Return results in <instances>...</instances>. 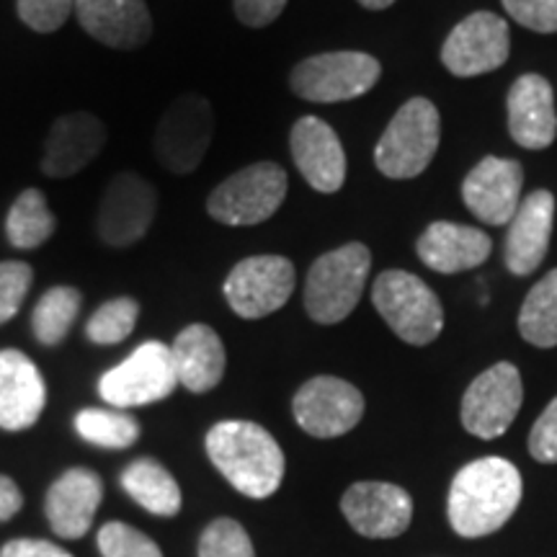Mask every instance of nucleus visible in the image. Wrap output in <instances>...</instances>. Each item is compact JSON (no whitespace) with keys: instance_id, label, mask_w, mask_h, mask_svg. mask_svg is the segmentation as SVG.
Returning <instances> with one entry per match:
<instances>
[{"instance_id":"obj_37","label":"nucleus","mask_w":557,"mask_h":557,"mask_svg":"<svg viewBox=\"0 0 557 557\" xmlns=\"http://www.w3.org/2000/svg\"><path fill=\"white\" fill-rule=\"evenodd\" d=\"M529 455L542 465L557 462V398L545 408L529 434Z\"/></svg>"},{"instance_id":"obj_1","label":"nucleus","mask_w":557,"mask_h":557,"mask_svg":"<svg viewBox=\"0 0 557 557\" xmlns=\"http://www.w3.org/2000/svg\"><path fill=\"white\" fill-rule=\"evenodd\" d=\"M521 472L504 457H483L465 465L449 487V524L459 537L498 532L521 504Z\"/></svg>"},{"instance_id":"obj_35","label":"nucleus","mask_w":557,"mask_h":557,"mask_svg":"<svg viewBox=\"0 0 557 557\" xmlns=\"http://www.w3.org/2000/svg\"><path fill=\"white\" fill-rule=\"evenodd\" d=\"M16 5L21 21L39 34L58 32L75 11V0H16Z\"/></svg>"},{"instance_id":"obj_6","label":"nucleus","mask_w":557,"mask_h":557,"mask_svg":"<svg viewBox=\"0 0 557 557\" xmlns=\"http://www.w3.org/2000/svg\"><path fill=\"white\" fill-rule=\"evenodd\" d=\"M287 173L276 163H253L209 194L207 212L222 225L248 227L269 220L287 199Z\"/></svg>"},{"instance_id":"obj_23","label":"nucleus","mask_w":557,"mask_h":557,"mask_svg":"<svg viewBox=\"0 0 557 557\" xmlns=\"http://www.w3.org/2000/svg\"><path fill=\"white\" fill-rule=\"evenodd\" d=\"M75 13L90 37L114 50H135L152 34L145 0H75Z\"/></svg>"},{"instance_id":"obj_34","label":"nucleus","mask_w":557,"mask_h":557,"mask_svg":"<svg viewBox=\"0 0 557 557\" xmlns=\"http://www.w3.org/2000/svg\"><path fill=\"white\" fill-rule=\"evenodd\" d=\"M34 282V271L24 261H0V325L16 315Z\"/></svg>"},{"instance_id":"obj_24","label":"nucleus","mask_w":557,"mask_h":557,"mask_svg":"<svg viewBox=\"0 0 557 557\" xmlns=\"http://www.w3.org/2000/svg\"><path fill=\"white\" fill-rule=\"evenodd\" d=\"M493 240L483 230L455 225V222H434L421 233L416 243L418 259L436 274H459L487 261Z\"/></svg>"},{"instance_id":"obj_32","label":"nucleus","mask_w":557,"mask_h":557,"mask_svg":"<svg viewBox=\"0 0 557 557\" xmlns=\"http://www.w3.org/2000/svg\"><path fill=\"white\" fill-rule=\"evenodd\" d=\"M199 557H256L253 542L235 519H214L199 537Z\"/></svg>"},{"instance_id":"obj_5","label":"nucleus","mask_w":557,"mask_h":557,"mask_svg":"<svg viewBox=\"0 0 557 557\" xmlns=\"http://www.w3.org/2000/svg\"><path fill=\"white\" fill-rule=\"evenodd\" d=\"M438 132V111L429 99L403 103L374 148V163L382 176L403 181L426 171L431 158L436 156Z\"/></svg>"},{"instance_id":"obj_21","label":"nucleus","mask_w":557,"mask_h":557,"mask_svg":"<svg viewBox=\"0 0 557 557\" xmlns=\"http://www.w3.org/2000/svg\"><path fill=\"white\" fill-rule=\"evenodd\" d=\"M47 389L37 364L16 351H0V429L26 431L45 410Z\"/></svg>"},{"instance_id":"obj_11","label":"nucleus","mask_w":557,"mask_h":557,"mask_svg":"<svg viewBox=\"0 0 557 557\" xmlns=\"http://www.w3.org/2000/svg\"><path fill=\"white\" fill-rule=\"evenodd\" d=\"M156 212V186L139 173H116L101 197L99 214H96V233L111 248L135 246L150 230Z\"/></svg>"},{"instance_id":"obj_8","label":"nucleus","mask_w":557,"mask_h":557,"mask_svg":"<svg viewBox=\"0 0 557 557\" xmlns=\"http://www.w3.org/2000/svg\"><path fill=\"white\" fill-rule=\"evenodd\" d=\"M178 387L171 346L148 341L99 380V395L114 408H139L169 398Z\"/></svg>"},{"instance_id":"obj_9","label":"nucleus","mask_w":557,"mask_h":557,"mask_svg":"<svg viewBox=\"0 0 557 557\" xmlns=\"http://www.w3.org/2000/svg\"><path fill=\"white\" fill-rule=\"evenodd\" d=\"M214 132L212 103L199 94L178 96L160 116L152 148L163 169L178 176L197 171Z\"/></svg>"},{"instance_id":"obj_7","label":"nucleus","mask_w":557,"mask_h":557,"mask_svg":"<svg viewBox=\"0 0 557 557\" xmlns=\"http://www.w3.org/2000/svg\"><path fill=\"white\" fill-rule=\"evenodd\" d=\"M380 62L364 52H325L299 62L289 86L299 99L312 103H338L359 99L377 86Z\"/></svg>"},{"instance_id":"obj_16","label":"nucleus","mask_w":557,"mask_h":557,"mask_svg":"<svg viewBox=\"0 0 557 557\" xmlns=\"http://www.w3.org/2000/svg\"><path fill=\"white\" fill-rule=\"evenodd\" d=\"M524 171L517 160L483 158L462 184L465 205L485 225H508L521 205Z\"/></svg>"},{"instance_id":"obj_14","label":"nucleus","mask_w":557,"mask_h":557,"mask_svg":"<svg viewBox=\"0 0 557 557\" xmlns=\"http://www.w3.org/2000/svg\"><path fill=\"white\" fill-rule=\"evenodd\" d=\"M511 52L508 24L496 13L478 11L451 29L442 47V62L457 78H475L498 70Z\"/></svg>"},{"instance_id":"obj_31","label":"nucleus","mask_w":557,"mask_h":557,"mask_svg":"<svg viewBox=\"0 0 557 557\" xmlns=\"http://www.w3.org/2000/svg\"><path fill=\"white\" fill-rule=\"evenodd\" d=\"M139 318V305L132 297L109 299L94 312L86 325V336L99 346H114L129 338Z\"/></svg>"},{"instance_id":"obj_40","label":"nucleus","mask_w":557,"mask_h":557,"mask_svg":"<svg viewBox=\"0 0 557 557\" xmlns=\"http://www.w3.org/2000/svg\"><path fill=\"white\" fill-rule=\"evenodd\" d=\"M21 506H24V496H21L18 485L11 478L0 475V524L18 513Z\"/></svg>"},{"instance_id":"obj_20","label":"nucleus","mask_w":557,"mask_h":557,"mask_svg":"<svg viewBox=\"0 0 557 557\" xmlns=\"http://www.w3.org/2000/svg\"><path fill=\"white\" fill-rule=\"evenodd\" d=\"M103 500V483L94 470L73 468L60 475L47 491L45 511L54 534L78 540L88 534L96 511Z\"/></svg>"},{"instance_id":"obj_3","label":"nucleus","mask_w":557,"mask_h":557,"mask_svg":"<svg viewBox=\"0 0 557 557\" xmlns=\"http://www.w3.org/2000/svg\"><path fill=\"white\" fill-rule=\"evenodd\" d=\"M372 253L364 243H348L320 256L305 282V310L320 325H336L357 310Z\"/></svg>"},{"instance_id":"obj_27","label":"nucleus","mask_w":557,"mask_h":557,"mask_svg":"<svg viewBox=\"0 0 557 557\" xmlns=\"http://www.w3.org/2000/svg\"><path fill=\"white\" fill-rule=\"evenodd\" d=\"M58 218L47 207V197L39 189L21 191L5 218V235L13 248L32 250L52 238Z\"/></svg>"},{"instance_id":"obj_29","label":"nucleus","mask_w":557,"mask_h":557,"mask_svg":"<svg viewBox=\"0 0 557 557\" xmlns=\"http://www.w3.org/2000/svg\"><path fill=\"white\" fill-rule=\"evenodd\" d=\"M83 305L81 292L75 287H52L39 297L32 312V329L39 344L58 346L73 329Z\"/></svg>"},{"instance_id":"obj_19","label":"nucleus","mask_w":557,"mask_h":557,"mask_svg":"<svg viewBox=\"0 0 557 557\" xmlns=\"http://www.w3.org/2000/svg\"><path fill=\"white\" fill-rule=\"evenodd\" d=\"M555 225V197L545 189L529 194L508 222L506 267L511 274L529 276L545 261Z\"/></svg>"},{"instance_id":"obj_13","label":"nucleus","mask_w":557,"mask_h":557,"mask_svg":"<svg viewBox=\"0 0 557 557\" xmlns=\"http://www.w3.org/2000/svg\"><path fill=\"white\" fill-rule=\"evenodd\" d=\"M292 413L299 429L315 438H336L351 431L364 416V395L338 377H312L297 389Z\"/></svg>"},{"instance_id":"obj_22","label":"nucleus","mask_w":557,"mask_h":557,"mask_svg":"<svg viewBox=\"0 0 557 557\" xmlns=\"http://www.w3.org/2000/svg\"><path fill=\"white\" fill-rule=\"evenodd\" d=\"M508 132L527 150H545L557 137L553 86L542 75H521L508 90Z\"/></svg>"},{"instance_id":"obj_18","label":"nucleus","mask_w":557,"mask_h":557,"mask_svg":"<svg viewBox=\"0 0 557 557\" xmlns=\"http://www.w3.org/2000/svg\"><path fill=\"white\" fill-rule=\"evenodd\" d=\"M107 145V127L88 111L62 114L47 135L41 171L50 178H70L88 169Z\"/></svg>"},{"instance_id":"obj_25","label":"nucleus","mask_w":557,"mask_h":557,"mask_svg":"<svg viewBox=\"0 0 557 557\" xmlns=\"http://www.w3.org/2000/svg\"><path fill=\"white\" fill-rule=\"evenodd\" d=\"M173 367H176L178 385L191 393H209L225 377L227 354L214 329L205 323H194L184 329L171 344Z\"/></svg>"},{"instance_id":"obj_17","label":"nucleus","mask_w":557,"mask_h":557,"mask_svg":"<svg viewBox=\"0 0 557 557\" xmlns=\"http://www.w3.org/2000/svg\"><path fill=\"white\" fill-rule=\"evenodd\" d=\"M297 171L320 194H336L346 181V152L331 124L318 116H302L289 137Z\"/></svg>"},{"instance_id":"obj_41","label":"nucleus","mask_w":557,"mask_h":557,"mask_svg":"<svg viewBox=\"0 0 557 557\" xmlns=\"http://www.w3.org/2000/svg\"><path fill=\"white\" fill-rule=\"evenodd\" d=\"M364 9H372V11H382V9H389V5L395 3V0H359Z\"/></svg>"},{"instance_id":"obj_26","label":"nucleus","mask_w":557,"mask_h":557,"mask_svg":"<svg viewBox=\"0 0 557 557\" xmlns=\"http://www.w3.org/2000/svg\"><path fill=\"white\" fill-rule=\"evenodd\" d=\"M120 483L135 504L156 517H176L181 511V487L156 459H135L124 468Z\"/></svg>"},{"instance_id":"obj_2","label":"nucleus","mask_w":557,"mask_h":557,"mask_svg":"<svg viewBox=\"0 0 557 557\" xmlns=\"http://www.w3.org/2000/svg\"><path fill=\"white\" fill-rule=\"evenodd\" d=\"M207 455L235 491L248 498L274 496L284 480V451L253 421H222L207 434Z\"/></svg>"},{"instance_id":"obj_38","label":"nucleus","mask_w":557,"mask_h":557,"mask_svg":"<svg viewBox=\"0 0 557 557\" xmlns=\"http://www.w3.org/2000/svg\"><path fill=\"white\" fill-rule=\"evenodd\" d=\"M287 0H235V13L246 26L261 29L282 16Z\"/></svg>"},{"instance_id":"obj_33","label":"nucleus","mask_w":557,"mask_h":557,"mask_svg":"<svg viewBox=\"0 0 557 557\" xmlns=\"http://www.w3.org/2000/svg\"><path fill=\"white\" fill-rule=\"evenodd\" d=\"M99 549L103 557H163L160 547L148 534L122 521H109L99 532Z\"/></svg>"},{"instance_id":"obj_28","label":"nucleus","mask_w":557,"mask_h":557,"mask_svg":"<svg viewBox=\"0 0 557 557\" xmlns=\"http://www.w3.org/2000/svg\"><path fill=\"white\" fill-rule=\"evenodd\" d=\"M519 333L537 348L557 346V269L529 289L519 312Z\"/></svg>"},{"instance_id":"obj_4","label":"nucleus","mask_w":557,"mask_h":557,"mask_svg":"<svg viewBox=\"0 0 557 557\" xmlns=\"http://www.w3.org/2000/svg\"><path fill=\"white\" fill-rule=\"evenodd\" d=\"M372 302L385 318L389 331L410 346L434 344L444 329V310L438 297L408 271H382L374 278Z\"/></svg>"},{"instance_id":"obj_15","label":"nucleus","mask_w":557,"mask_h":557,"mask_svg":"<svg viewBox=\"0 0 557 557\" xmlns=\"http://www.w3.org/2000/svg\"><path fill=\"white\" fill-rule=\"evenodd\" d=\"M341 511L361 537L393 540L400 537L413 519V498L393 483L351 485L341 498Z\"/></svg>"},{"instance_id":"obj_36","label":"nucleus","mask_w":557,"mask_h":557,"mask_svg":"<svg viewBox=\"0 0 557 557\" xmlns=\"http://www.w3.org/2000/svg\"><path fill=\"white\" fill-rule=\"evenodd\" d=\"M508 16L540 34L557 32V0H504Z\"/></svg>"},{"instance_id":"obj_12","label":"nucleus","mask_w":557,"mask_h":557,"mask_svg":"<svg viewBox=\"0 0 557 557\" xmlns=\"http://www.w3.org/2000/svg\"><path fill=\"white\" fill-rule=\"evenodd\" d=\"M524 387H521L519 369L508 361H498L472 380L462 398V426L472 436L491 438L504 436L517 418Z\"/></svg>"},{"instance_id":"obj_10","label":"nucleus","mask_w":557,"mask_h":557,"mask_svg":"<svg viewBox=\"0 0 557 557\" xmlns=\"http://www.w3.org/2000/svg\"><path fill=\"white\" fill-rule=\"evenodd\" d=\"M222 292L235 315L267 318L289 302L295 292V267L284 256H250L235 263Z\"/></svg>"},{"instance_id":"obj_30","label":"nucleus","mask_w":557,"mask_h":557,"mask_svg":"<svg viewBox=\"0 0 557 557\" xmlns=\"http://www.w3.org/2000/svg\"><path fill=\"white\" fill-rule=\"evenodd\" d=\"M75 431L101 449H127L139 438V423L124 410L86 408L75 416Z\"/></svg>"},{"instance_id":"obj_39","label":"nucleus","mask_w":557,"mask_h":557,"mask_svg":"<svg viewBox=\"0 0 557 557\" xmlns=\"http://www.w3.org/2000/svg\"><path fill=\"white\" fill-rule=\"evenodd\" d=\"M0 557H73L65 549L45 540H11L0 549Z\"/></svg>"}]
</instances>
